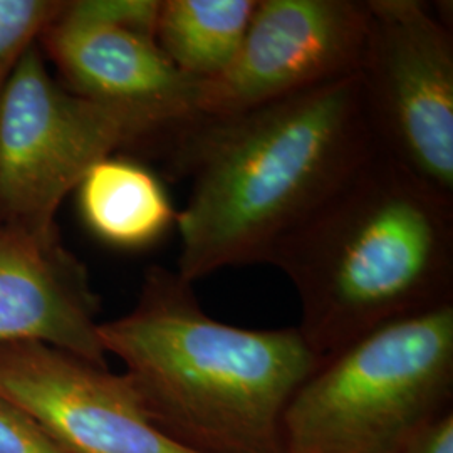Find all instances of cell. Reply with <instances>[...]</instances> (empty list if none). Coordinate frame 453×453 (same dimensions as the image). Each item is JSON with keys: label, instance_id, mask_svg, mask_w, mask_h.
I'll use <instances>...</instances> for the list:
<instances>
[{"label": "cell", "instance_id": "6", "mask_svg": "<svg viewBox=\"0 0 453 453\" xmlns=\"http://www.w3.org/2000/svg\"><path fill=\"white\" fill-rule=\"evenodd\" d=\"M357 71L376 146L421 181L453 196V35L421 0H368Z\"/></svg>", "mask_w": 453, "mask_h": 453}, {"label": "cell", "instance_id": "2", "mask_svg": "<svg viewBox=\"0 0 453 453\" xmlns=\"http://www.w3.org/2000/svg\"><path fill=\"white\" fill-rule=\"evenodd\" d=\"M265 264L291 280L297 329L323 359L385 324L453 303V196L376 148Z\"/></svg>", "mask_w": 453, "mask_h": 453}, {"label": "cell", "instance_id": "14", "mask_svg": "<svg viewBox=\"0 0 453 453\" xmlns=\"http://www.w3.org/2000/svg\"><path fill=\"white\" fill-rule=\"evenodd\" d=\"M0 453H65L26 411L0 398Z\"/></svg>", "mask_w": 453, "mask_h": 453}, {"label": "cell", "instance_id": "7", "mask_svg": "<svg viewBox=\"0 0 453 453\" xmlns=\"http://www.w3.org/2000/svg\"><path fill=\"white\" fill-rule=\"evenodd\" d=\"M160 4L65 2L44 44L73 93L181 133L200 118L203 82L180 73L158 46Z\"/></svg>", "mask_w": 453, "mask_h": 453}, {"label": "cell", "instance_id": "11", "mask_svg": "<svg viewBox=\"0 0 453 453\" xmlns=\"http://www.w3.org/2000/svg\"><path fill=\"white\" fill-rule=\"evenodd\" d=\"M76 190L84 224L111 247L143 249L177 224L179 211L162 180L142 163L103 158L84 173Z\"/></svg>", "mask_w": 453, "mask_h": 453}, {"label": "cell", "instance_id": "8", "mask_svg": "<svg viewBox=\"0 0 453 453\" xmlns=\"http://www.w3.org/2000/svg\"><path fill=\"white\" fill-rule=\"evenodd\" d=\"M368 0H257L226 73L203 82L200 116L243 113L357 74Z\"/></svg>", "mask_w": 453, "mask_h": 453}, {"label": "cell", "instance_id": "9", "mask_svg": "<svg viewBox=\"0 0 453 453\" xmlns=\"http://www.w3.org/2000/svg\"><path fill=\"white\" fill-rule=\"evenodd\" d=\"M0 398L65 453H192L155 426L127 374L44 344H0Z\"/></svg>", "mask_w": 453, "mask_h": 453}, {"label": "cell", "instance_id": "10", "mask_svg": "<svg viewBox=\"0 0 453 453\" xmlns=\"http://www.w3.org/2000/svg\"><path fill=\"white\" fill-rule=\"evenodd\" d=\"M96 294L56 234L0 224V344L37 342L97 366Z\"/></svg>", "mask_w": 453, "mask_h": 453}, {"label": "cell", "instance_id": "4", "mask_svg": "<svg viewBox=\"0 0 453 453\" xmlns=\"http://www.w3.org/2000/svg\"><path fill=\"white\" fill-rule=\"evenodd\" d=\"M453 410V303L385 324L323 357L294 391L280 453H403Z\"/></svg>", "mask_w": 453, "mask_h": 453}, {"label": "cell", "instance_id": "15", "mask_svg": "<svg viewBox=\"0 0 453 453\" xmlns=\"http://www.w3.org/2000/svg\"><path fill=\"white\" fill-rule=\"evenodd\" d=\"M403 453H453V410L421 428Z\"/></svg>", "mask_w": 453, "mask_h": 453}, {"label": "cell", "instance_id": "3", "mask_svg": "<svg viewBox=\"0 0 453 453\" xmlns=\"http://www.w3.org/2000/svg\"><path fill=\"white\" fill-rule=\"evenodd\" d=\"M97 334L155 426L192 453H280L284 410L321 363L297 326L213 319L194 284L168 269H151L134 309Z\"/></svg>", "mask_w": 453, "mask_h": 453}, {"label": "cell", "instance_id": "5", "mask_svg": "<svg viewBox=\"0 0 453 453\" xmlns=\"http://www.w3.org/2000/svg\"><path fill=\"white\" fill-rule=\"evenodd\" d=\"M179 134L61 88L33 46L0 88V224L52 232L95 163L128 146L170 148Z\"/></svg>", "mask_w": 453, "mask_h": 453}, {"label": "cell", "instance_id": "12", "mask_svg": "<svg viewBox=\"0 0 453 453\" xmlns=\"http://www.w3.org/2000/svg\"><path fill=\"white\" fill-rule=\"evenodd\" d=\"M257 0H162L155 37L188 78L222 76L242 46Z\"/></svg>", "mask_w": 453, "mask_h": 453}, {"label": "cell", "instance_id": "1", "mask_svg": "<svg viewBox=\"0 0 453 453\" xmlns=\"http://www.w3.org/2000/svg\"><path fill=\"white\" fill-rule=\"evenodd\" d=\"M357 74L243 113L198 118L170 148L192 180L179 273L196 280L265 264L275 243L376 150Z\"/></svg>", "mask_w": 453, "mask_h": 453}, {"label": "cell", "instance_id": "13", "mask_svg": "<svg viewBox=\"0 0 453 453\" xmlns=\"http://www.w3.org/2000/svg\"><path fill=\"white\" fill-rule=\"evenodd\" d=\"M65 2L52 0H0V88L20 58L34 46V39L50 26Z\"/></svg>", "mask_w": 453, "mask_h": 453}]
</instances>
